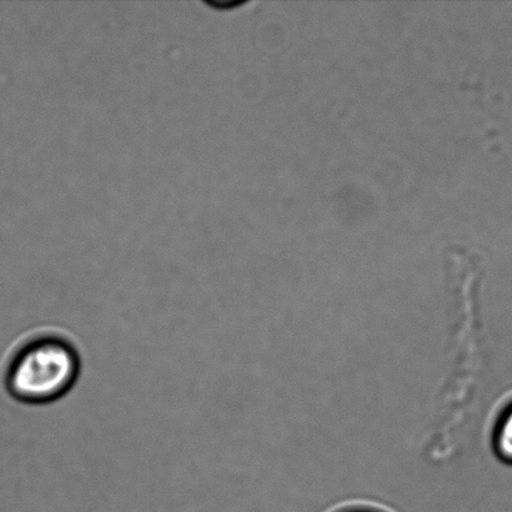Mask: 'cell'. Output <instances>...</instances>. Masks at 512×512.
Returning a JSON list of instances; mask_svg holds the SVG:
<instances>
[{"instance_id": "3", "label": "cell", "mask_w": 512, "mask_h": 512, "mask_svg": "<svg viewBox=\"0 0 512 512\" xmlns=\"http://www.w3.org/2000/svg\"><path fill=\"white\" fill-rule=\"evenodd\" d=\"M334 512H386L384 510L373 508V506H348V508H343L340 510H336Z\"/></svg>"}, {"instance_id": "1", "label": "cell", "mask_w": 512, "mask_h": 512, "mask_svg": "<svg viewBox=\"0 0 512 512\" xmlns=\"http://www.w3.org/2000/svg\"><path fill=\"white\" fill-rule=\"evenodd\" d=\"M82 349L69 330L39 325L14 339L0 358V390L19 404L55 403L77 385Z\"/></svg>"}, {"instance_id": "2", "label": "cell", "mask_w": 512, "mask_h": 512, "mask_svg": "<svg viewBox=\"0 0 512 512\" xmlns=\"http://www.w3.org/2000/svg\"><path fill=\"white\" fill-rule=\"evenodd\" d=\"M490 444L496 458L512 466V394L496 411L490 429Z\"/></svg>"}]
</instances>
